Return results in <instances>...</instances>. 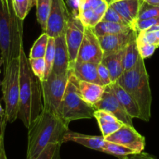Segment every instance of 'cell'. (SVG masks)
Instances as JSON below:
<instances>
[{
  "instance_id": "e0dca14e",
  "label": "cell",
  "mask_w": 159,
  "mask_h": 159,
  "mask_svg": "<svg viewBox=\"0 0 159 159\" xmlns=\"http://www.w3.org/2000/svg\"><path fill=\"white\" fill-rule=\"evenodd\" d=\"M142 2L143 0H118L111 3L109 6L118 12L133 27Z\"/></svg>"
},
{
  "instance_id": "44dd1931",
  "label": "cell",
  "mask_w": 159,
  "mask_h": 159,
  "mask_svg": "<svg viewBox=\"0 0 159 159\" xmlns=\"http://www.w3.org/2000/svg\"><path fill=\"white\" fill-rule=\"evenodd\" d=\"M77 87L84 100L90 105L94 106L101 100L105 86L77 79Z\"/></svg>"
},
{
  "instance_id": "4dcf8cb0",
  "label": "cell",
  "mask_w": 159,
  "mask_h": 159,
  "mask_svg": "<svg viewBox=\"0 0 159 159\" xmlns=\"http://www.w3.org/2000/svg\"><path fill=\"white\" fill-rule=\"evenodd\" d=\"M61 145L62 144H49L36 158L26 159H61Z\"/></svg>"
},
{
  "instance_id": "3957f363",
  "label": "cell",
  "mask_w": 159,
  "mask_h": 159,
  "mask_svg": "<svg viewBox=\"0 0 159 159\" xmlns=\"http://www.w3.org/2000/svg\"><path fill=\"white\" fill-rule=\"evenodd\" d=\"M22 21L15 14L12 3L6 6L0 0V67L7 68L11 60L19 57L23 43Z\"/></svg>"
},
{
  "instance_id": "603a6c76",
  "label": "cell",
  "mask_w": 159,
  "mask_h": 159,
  "mask_svg": "<svg viewBox=\"0 0 159 159\" xmlns=\"http://www.w3.org/2000/svg\"><path fill=\"white\" fill-rule=\"evenodd\" d=\"M91 29L94 34L98 37L126 32L133 29V27L129 25H123L120 23H112V22L100 21Z\"/></svg>"
},
{
  "instance_id": "9c48e42d",
  "label": "cell",
  "mask_w": 159,
  "mask_h": 159,
  "mask_svg": "<svg viewBox=\"0 0 159 159\" xmlns=\"http://www.w3.org/2000/svg\"><path fill=\"white\" fill-rule=\"evenodd\" d=\"M69 17L70 12L64 0H52L45 33L54 38L64 34Z\"/></svg>"
},
{
  "instance_id": "b9f144b4",
  "label": "cell",
  "mask_w": 159,
  "mask_h": 159,
  "mask_svg": "<svg viewBox=\"0 0 159 159\" xmlns=\"http://www.w3.org/2000/svg\"><path fill=\"white\" fill-rule=\"evenodd\" d=\"M36 1H37V0H31V8L36 6Z\"/></svg>"
},
{
  "instance_id": "f546056e",
  "label": "cell",
  "mask_w": 159,
  "mask_h": 159,
  "mask_svg": "<svg viewBox=\"0 0 159 159\" xmlns=\"http://www.w3.org/2000/svg\"><path fill=\"white\" fill-rule=\"evenodd\" d=\"M12 9L20 20H23L31 10V0H11Z\"/></svg>"
},
{
  "instance_id": "7bdbcfd3",
  "label": "cell",
  "mask_w": 159,
  "mask_h": 159,
  "mask_svg": "<svg viewBox=\"0 0 159 159\" xmlns=\"http://www.w3.org/2000/svg\"><path fill=\"white\" fill-rule=\"evenodd\" d=\"M105 1L108 3V5H110L111 3L114 2H115V1H118V0H105Z\"/></svg>"
},
{
  "instance_id": "d6a6232c",
  "label": "cell",
  "mask_w": 159,
  "mask_h": 159,
  "mask_svg": "<svg viewBox=\"0 0 159 159\" xmlns=\"http://www.w3.org/2000/svg\"><path fill=\"white\" fill-rule=\"evenodd\" d=\"M159 16V6H153L143 1L139 11L137 20H147Z\"/></svg>"
},
{
  "instance_id": "7402d4cb",
  "label": "cell",
  "mask_w": 159,
  "mask_h": 159,
  "mask_svg": "<svg viewBox=\"0 0 159 159\" xmlns=\"http://www.w3.org/2000/svg\"><path fill=\"white\" fill-rule=\"evenodd\" d=\"M123 55L124 50H122L118 52L104 56L101 61V63L108 70L112 83L116 82L124 72Z\"/></svg>"
},
{
  "instance_id": "83f0119b",
  "label": "cell",
  "mask_w": 159,
  "mask_h": 159,
  "mask_svg": "<svg viewBox=\"0 0 159 159\" xmlns=\"http://www.w3.org/2000/svg\"><path fill=\"white\" fill-rule=\"evenodd\" d=\"M55 38L54 37H50L48 38V45H47L46 51H45V79L48 77L50 74H51V71H52V66L53 62H54L55 58Z\"/></svg>"
},
{
  "instance_id": "52a82bcc",
  "label": "cell",
  "mask_w": 159,
  "mask_h": 159,
  "mask_svg": "<svg viewBox=\"0 0 159 159\" xmlns=\"http://www.w3.org/2000/svg\"><path fill=\"white\" fill-rule=\"evenodd\" d=\"M70 72L66 75H57L51 72L48 78L41 82L43 109L58 116H59V108L66 88Z\"/></svg>"
},
{
  "instance_id": "4fadbf2b",
  "label": "cell",
  "mask_w": 159,
  "mask_h": 159,
  "mask_svg": "<svg viewBox=\"0 0 159 159\" xmlns=\"http://www.w3.org/2000/svg\"><path fill=\"white\" fill-rule=\"evenodd\" d=\"M102 58L103 51L98 37L94 34L91 28L85 27L84 38L80 46L76 61L99 64Z\"/></svg>"
},
{
  "instance_id": "9a60e30c",
  "label": "cell",
  "mask_w": 159,
  "mask_h": 159,
  "mask_svg": "<svg viewBox=\"0 0 159 159\" xmlns=\"http://www.w3.org/2000/svg\"><path fill=\"white\" fill-rule=\"evenodd\" d=\"M55 58L51 72L57 75L68 74L70 62L65 34L55 38Z\"/></svg>"
},
{
  "instance_id": "ac0fdd59",
  "label": "cell",
  "mask_w": 159,
  "mask_h": 159,
  "mask_svg": "<svg viewBox=\"0 0 159 159\" xmlns=\"http://www.w3.org/2000/svg\"><path fill=\"white\" fill-rule=\"evenodd\" d=\"M67 141H73L92 150L102 152V148L104 144V138L102 135L101 136L86 135L68 130L64 135L62 142L65 143Z\"/></svg>"
},
{
  "instance_id": "8d00e7d4",
  "label": "cell",
  "mask_w": 159,
  "mask_h": 159,
  "mask_svg": "<svg viewBox=\"0 0 159 159\" xmlns=\"http://www.w3.org/2000/svg\"><path fill=\"white\" fill-rule=\"evenodd\" d=\"M98 72L100 80H101V83L104 86H106V85H108L112 83L108 70L106 68L105 65H103L101 62L98 64Z\"/></svg>"
},
{
  "instance_id": "8992f818",
  "label": "cell",
  "mask_w": 159,
  "mask_h": 159,
  "mask_svg": "<svg viewBox=\"0 0 159 159\" xmlns=\"http://www.w3.org/2000/svg\"><path fill=\"white\" fill-rule=\"evenodd\" d=\"M2 99L5 103V118L7 123L17 119L20 102V61L19 57L11 60L4 70L1 83Z\"/></svg>"
},
{
  "instance_id": "ba28073f",
  "label": "cell",
  "mask_w": 159,
  "mask_h": 159,
  "mask_svg": "<svg viewBox=\"0 0 159 159\" xmlns=\"http://www.w3.org/2000/svg\"><path fill=\"white\" fill-rule=\"evenodd\" d=\"M85 26L78 16V10L70 12L65 30V37L70 57V68L75 63L78 51L84 38Z\"/></svg>"
},
{
  "instance_id": "ffe728a7",
  "label": "cell",
  "mask_w": 159,
  "mask_h": 159,
  "mask_svg": "<svg viewBox=\"0 0 159 159\" xmlns=\"http://www.w3.org/2000/svg\"><path fill=\"white\" fill-rule=\"evenodd\" d=\"M94 117L97 120L101 134L104 138L115 133L123 124L112 113L103 110H95Z\"/></svg>"
},
{
  "instance_id": "60d3db41",
  "label": "cell",
  "mask_w": 159,
  "mask_h": 159,
  "mask_svg": "<svg viewBox=\"0 0 159 159\" xmlns=\"http://www.w3.org/2000/svg\"><path fill=\"white\" fill-rule=\"evenodd\" d=\"M5 115V110H3L2 107L1 103H0V117Z\"/></svg>"
},
{
  "instance_id": "d6986e66",
  "label": "cell",
  "mask_w": 159,
  "mask_h": 159,
  "mask_svg": "<svg viewBox=\"0 0 159 159\" xmlns=\"http://www.w3.org/2000/svg\"><path fill=\"white\" fill-rule=\"evenodd\" d=\"M112 88L113 89L114 93L116 96L117 99L123 105L128 114L133 119L137 118L143 120V116H142L141 111L139 107L138 104L137 103L133 98L127 93L125 89H123L116 82L111 84Z\"/></svg>"
},
{
  "instance_id": "e575fe53",
  "label": "cell",
  "mask_w": 159,
  "mask_h": 159,
  "mask_svg": "<svg viewBox=\"0 0 159 159\" xmlns=\"http://www.w3.org/2000/svg\"><path fill=\"white\" fill-rule=\"evenodd\" d=\"M137 43L140 55L143 59L147 58V57H150L151 56H152L154 54V53L155 52L156 49L158 48L155 45L143 43V42L141 41H137Z\"/></svg>"
},
{
  "instance_id": "f1b7e54d",
  "label": "cell",
  "mask_w": 159,
  "mask_h": 159,
  "mask_svg": "<svg viewBox=\"0 0 159 159\" xmlns=\"http://www.w3.org/2000/svg\"><path fill=\"white\" fill-rule=\"evenodd\" d=\"M133 29L137 34L141 31L159 30V16L147 20H137L133 25Z\"/></svg>"
},
{
  "instance_id": "f35d334b",
  "label": "cell",
  "mask_w": 159,
  "mask_h": 159,
  "mask_svg": "<svg viewBox=\"0 0 159 159\" xmlns=\"http://www.w3.org/2000/svg\"><path fill=\"white\" fill-rule=\"evenodd\" d=\"M145 2L148 3L150 5H153V6H159V0H143Z\"/></svg>"
},
{
  "instance_id": "4316f807",
  "label": "cell",
  "mask_w": 159,
  "mask_h": 159,
  "mask_svg": "<svg viewBox=\"0 0 159 159\" xmlns=\"http://www.w3.org/2000/svg\"><path fill=\"white\" fill-rule=\"evenodd\" d=\"M102 152L120 158V157L125 156V155H127L129 154L135 153L136 152L129 148L121 145V144L110 142V141H107L104 140V144L102 148Z\"/></svg>"
},
{
  "instance_id": "1f68e13d",
  "label": "cell",
  "mask_w": 159,
  "mask_h": 159,
  "mask_svg": "<svg viewBox=\"0 0 159 159\" xmlns=\"http://www.w3.org/2000/svg\"><path fill=\"white\" fill-rule=\"evenodd\" d=\"M31 69L34 75L41 82L45 79V62L44 57L38 58H28Z\"/></svg>"
},
{
  "instance_id": "ab89813d",
  "label": "cell",
  "mask_w": 159,
  "mask_h": 159,
  "mask_svg": "<svg viewBox=\"0 0 159 159\" xmlns=\"http://www.w3.org/2000/svg\"><path fill=\"white\" fill-rule=\"evenodd\" d=\"M1 1H2V4L4 5V6H10L11 3L9 2V0H1Z\"/></svg>"
},
{
  "instance_id": "2e32d148",
  "label": "cell",
  "mask_w": 159,
  "mask_h": 159,
  "mask_svg": "<svg viewBox=\"0 0 159 159\" xmlns=\"http://www.w3.org/2000/svg\"><path fill=\"white\" fill-rule=\"evenodd\" d=\"M70 71L78 80L103 85L98 76V64L92 62L76 61L70 67Z\"/></svg>"
},
{
  "instance_id": "6da1fadb",
  "label": "cell",
  "mask_w": 159,
  "mask_h": 159,
  "mask_svg": "<svg viewBox=\"0 0 159 159\" xmlns=\"http://www.w3.org/2000/svg\"><path fill=\"white\" fill-rule=\"evenodd\" d=\"M20 102L17 118L28 128L43 110L41 81L32 72L28 62L23 43L20 46Z\"/></svg>"
},
{
  "instance_id": "d4e9b609",
  "label": "cell",
  "mask_w": 159,
  "mask_h": 159,
  "mask_svg": "<svg viewBox=\"0 0 159 159\" xmlns=\"http://www.w3.org/2000/svg\"><path fill=\"white\" fill-rule=\"evenodd\" d=\"M52 0H37L36 8H37V20L41 27L44 31L46 29L47 20L51 10Z\"/></svg>"
},
{
  "instance_id": "484cf974",
  "label": "cell",
  "mask_w": 159,
  "mask_h": 159,
  "mask_svg": "<svg viewBox=\"0 0 159 159\" xmlns=\"http://www.w3.org/2000/svg\"><path fill=\"white\" fill-rule=\"evenodd\" d=\"M48 38L49 37L46 33H43L41 34L40 37L35 40L34 43L33 44L28 58H38V57H45Z\"/></svg>"
},
{
  "instance_id": "7a4b0ae2",
  "label": "cell",
  "mask_w": 159,
  "mask_h": 159,
  "mask_svg": "<svg viewBox=\"0 0 159 159\" xmlns=\"http://www.w3.org/2000/svg\"><path fill=\"white\" fill-rule=\"evenodd\" d=\"M68 126L59 116L43 109L27 128L26 158H36L49 144H62Z\"/></svg>"
},
{
  "instance_id": "277c9868",
  "label": "cell",
  "mask_w": 159,
  "mask_h": 159,
  "mask_svg": "<svg viewBox=\"0 0 159 159\" xmlns=\"http://www.w3.org/2000/svg\"><path fill=\"white\" fill-rule=\"evenodd\" d=\"M116 82L133 98L140 107L143 120L148 122L151 118L152 96L144 59L140 57L135 66L124 71Z\"/></svg>"
},
{
  "instance_id": "5b68a950",
  "label": "cell",
  "mask_w": 159,
  "mask_h": 159,
  "mask_svg": "<svg viewBox=\"0 0 159 159\" xmlns=\"http://www.w3.org/2000/svg\"><path fill=\"white\" fill-rule=\"evenodd\" d=\"M93 106L84 100L77 87V79L70 71L66 88L59 108V116L69 124L71 121L94 117Z\"/></svg>"
},
{
  "instance_id": "ee69618b",
  "label": "cell",
  "mask_w": 159,
  "mask_h": 159,
  "mask_svg": "<svg viewBox=\"0 0 159 159\" xmlns=\"http://www.w3.org/2000/svg\"><path fill=\"white\" fill-rule=\"evenodd\" d=\"M0 74H1V68H0ZM0 85H1V82H0Z\"/></svg>"
},
{
  "instance_id": "5bb4252c",
  "label": "cell",
  "mask_w": 159,
  "mask_h": 159,
  "mask_svg": "<svg viewBox=\"0 0 159 159\" xmlns=\"http://www.w3.org/2000/svg\"><path fill=\"white\" fill-rule=\"evenodd\" d=\"M137 37V32L134 29L120 34L98 37V40L103 51V57L124 50L126 47Z\"/></svg>"
},
{
  "instance_id": "cb8c5ba5",
  "label": "cell",
  "mask_w": 159,
  "mask_h": 159,
  "mask_svg": "<svg viewBox=\"0 0 159 159\" xmlns=\"http://www.w3.org/2000/svg\"><path fill=\"white\" fill-rule=\"evenodd\" d=\"M140 55L137 47V39L131 41L124 49L123 65L124 71L132 69L140 59Z\"/></svg>"
},
{
  "instance_id": "7c38bea8",
  "label": "cell",
  "mask_w": 159,
  "mask_h": 159,
  "mask_svg": "<svg viewBox=\"0 0 159 159\" xmlns=\"http://www.w3.org/2000/svg\"><path fill=\"white\" fill-rule=\"evenodd\" d=\"M104 140L121 144L136 152H143L146 144L144 137L139 134L133 126L126 124H123L117 131L104 138Z\"/></svg>"
},
{
  "instance_id": "8fae6325",
  "label": "cell",
  "mask_w": 159,
  "mask_h": 159,
  "mask_svg": "<svg viewBox=\"0 0 159 159\" xmlns=\"http://www.w3.org/2000/svg\"><path fill=\"white\" fill-rule=\"evenodd\" d=\"M95 110H103L115 116L123 124L133 126L132 118L129 116L114 93L112 85L104 87V92L101 100L93 106Z\"/></svg>"
},
{
  "instance_id": "d590c367",
  "label": "cell",
  "mask_w": 159,
  "mask_h": 159,
  "mask_svg": "<svg viewBox=\"0 0 159 159\" xmlns=\"http://www.w3.org/2000/svg\"><path fill=\"white\" fill-rule=\"evenodd\" d=\"M6 121L4 116H1L0 120V159H8L5 150V143H4V135H5V129H6Z\"/></svg>"
},
{
  "instance_id": "836d02e7",
  "label": "cell",
  "mask_w": 159,
  "mask_h": 159,
  "mask_svg": "<svg viewBox=\"0 0 159 159\" xmlns=\"http://www.w3.org/2000/svg\"><path fill=\"white\" fill-rule=\"evenodd\" d=\"M101 21H107V22H112V23H120V24L123 25H129L131 26L118 12L115 10L111 6H108V9L106 10L105 13H104V16H103Z\"/></svg>"
},
{
  "instance_id": "74e56055",
  "label": "cell",
  "mask_w": 159,
  "mask_h": 159,
  "mask_svg": "<svg viewBox=\"0 0 159 159\" xmlns=\"http://www.w3.org/2000/svg\"><path fill=\"white\" fill-rule=\"evenodd\" d=\"M119 159H156L152 155L145 152H135V153L129 154L125 156L120 157Z\"/></svg>"
},
{
  "instance_id": "30bf717a",
  "label": "cell",
  "mask_w": 159,
  "mask_h": 159,
  "mask_svg": "<svg viewBox=\"0 0 159 159\" xmlns=\"http://www.w3.org/2000/svg\"><path fill=\"white\" fill-rule=\"evenodd\" d=\"M109 5L105 0H80L78 16L85 27H94L101 21Z\"/></svg>"
}]
</instances>
